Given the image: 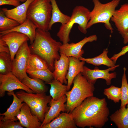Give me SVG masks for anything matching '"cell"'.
<instances>
[{"instance_id":"obj_1","label":"cell","mask_w":128,"mask_h":128,"mask_svg":"<svg viewBox=\"0 0 128 128\" xmlns=\"http://www.w3.org/2000/svg\"><path fill=\"white\" fill-rule=\"evenodd\" d=\"M105 99H86L71 113L77 126L101 128L108 121L110 111Z\"/></svg>"},{"instance_id":"obj_2","label":"cell","mask_w":128,"mask_h":128,"mask_svg":"<svg viewBox=\"0 0 128 128\" xmlns=\"http://www.w3.org/2000/svg\"><path fill=\"white\" fill-rule=\"evenodd\" d=\"M62 44L53 39L48 31L37 28L35 39L29 47L31 52L43 59L53 72L54 62L60 57L59 52Z\"/></svg>"},{"instance_id":"obj_3","label":"cell","mask_w":128,"mask_h":128,"mask_svg":"<svg viewBox=\"0 0 128 128\" xmlns=\"http://www.w3.org/2000/svg\"><path fill=\"white\" fill-rule=\"evenodd\" d=\"M71 90L67 91L66 96V112L71 113L86 98L93 96L94 84L89 82L81 73L75 77Z\"/></svg>"},{"instance_id":"obj_4","label":"cell","mask_w":128,"mask_h":128,"mask_svg":"<svg viewBox=\"0 0 128 128\" xmlns=\"http://www.w3.org/2000/svg\"><path fill=\"white\" fill-rule=\"evenodd\" d=\"M90 11L83 6H77L73 10L70 18L66 23L61 24L57 33V36L62 44L68 43L70 41L69 35L71 30L75 24L78 25V28L84 34L87 32V26L90 19Z\"/></svg>"},{"instance_id":"obj_5","label":"cell","mask_w":128,"mask_h":128,"mask_svg":"<svg viewBox=\"0 0 128 128\" xmlns=\"http://www.w3.org/2000/svg\"><path fill=\"white\" fill-rule=\"evenodd\" d=\"M52 9L50 0H34L29 6L27 18L31 20L37 28L48 31Z\"/></svg>"},{"instance_id":"obj_6","label":"cell","mask_w":128,"mask_h":128,"mask_svg":"<svg viewBox=\"0 0 128 128\" xmlns=\"http://www.w3.org/2000/svg\"><path fill=\"white\" fill-rule=\"evenodd\" d=\"M120 0H112L105 3H102L99 0H92L94 6L90 13V19L87 28H90L93 25L98 23L104 24L106 28L111 33L113 29L110 20L120 3Z\"/></svg>"},{"instance_id":"obj_7","label":"cell","mask_w":128,"mask_h":128,"mask_svg":"<svg viewBox=\"0 0 128 128\" xmlns=\"http://www.w3.org/2000/svg\"><path fill=\"white\" fill-rule=\"evenodd\" d=\"M27 92L22 90L16 92L18 97L29 107L32 114L36 116L42 123L50 107L48 104L52 99L45 93L36 94Z\"/></svg>"},{"instance_id":"obj_8","label":"cell","mask_w":128,"mask_h":128,"mask_svg":"<svg viewBox=\"0 0 128 128\" xmlns=\"http://www.w3.org/2000/svg\"><path fill=\"white\" fill-rule=\"evenodd\" d=\"M27 41H25L20 46L13 60L12 72L21 81L28 76L27 67L31 52Z\"/></svg>"},{"instance_id":"obj_9","label":"cell","mask_w":128,"mask_h":128,"mask_svg":"<svg viewBox=\"0 0 128 128\" xmlns=\"http://www.w3.org/2000/svg\"><path fill=\"white\" fill-rule=\"evenodd\" d=\"M21 89L30 93L34 92L23 83L12 72L4 75L0 74V97H3L6 91Z\"/></svg>"},{"instance_id":"obj_10","label":"cell","mask_w":128,"mask_h":128,"mask_svg":"<svg viewBox=\"0 0 128 128\" xmlns=\"http://www.w3.org/2000/svg\"><path fill=\"white\" fill-rule=\"evenodd\" d=\"M119 65H116L104 70L100 69L97 67L94 69H91L84 66L83 71L81 73L89 82L92 84H94L98 79L101 78L105 80L106 85H109L112 79L115 78L117 75L115 72L110 73L109 72L114 71Z\"/></svg>"},{"instance_id":"obj_11","label":"cell","mask_w":128,"mask_h":128,"mask_svg":"<svg viewBox=\"0 0 128 128\" xmlns=\"http://www.w3.org/2000/svg\"><path fill=\"white\" fill-rule=\"evenodd\" d=\"M97 39V36L94 35L85 37L76 43L62 44L60 47L59 52L67 57H73L79 59L84 53V50L82 49L83 46L87 43L96 41Z\"/></svg>"},{"instance_id":"obj_12","label":"cell","mask_w":128,"mask_h":128,"mask_svg":"<svg viewBox=\"0 0 128 128\" xmlns=\"http://www.w3.org/2000/svg\"><path fill=\"white\" fill-rule=\"evenodd\" d=\"M0 38L8 45L12 61L20 46L25 41L29 40L26 35L16 32H11L0 36Z\"/></svg>"},{"instance_id":"obj_13","label":"cell","mask_w":128,"mask_h":128,"mask_svg":"<svg viewBox=\"0 0 128 128\" xmlns=\"http://www.w3.org/2000/svg\"><path fill=\"white\" fill-rule=\"evenodd\" d=\"M110 20L123 37L128 32V3L122 5L116 10Z\"/></svg>"},{"instance_id":"obj_14","label":"cell","mask_w":128,"mask_h":128,"mask_svg":"<svg viewBox=\"0 0 128 128\" xmlns=\"http://www.w3.org/2000/svg\"><path fill=\"white\" fill-rule=\"evenodd\" d=\"M22 125L27 128H40L41 124L37 117L32 113L28 105L23 103L16 117Z\"/></svg>"},{"instance_id":"obj_15","label":"cell","mask_w":128,"mask_h":128,"mask_svg":"<svg viewBox=\"0 0 128 128\" xmlns=\"http://www.w3.org/2000/svg\"><path fill=\"white\" fill-rule=\"evenodd\" d=\"M66 96L64 95L58 100L55 101L52 98L49 104L50 108L46 114L40 128L49 123L57 117L61 112H66Z\"/></svg>"},{"instance_id":"obj_16","label":"cell","mask_w":128,"mask_h":128,"mask_svg":"<svg viewBox=\"0 0 128 128\" xmlns=\"http://www.w3.org/2000/svg\"><path fill=\"white\" fill-rule=\"evenodd\" d=\"M34 0H26L25 2L15 8L8 9L6 8L1 9L5 15L15 20L20 24L23 23L26 19L27 10L30 4Z\"/></svg>"},{"instance_id":"obj_17","label":"cell","mask_w":128,"mask_h":128,"mask_svg":"<svg viewBox=\"0 0 128 128\" xmlns=\"http://www.w3.org/2000/svg\"><path fill=\"white\" fill-rule=\"evenodd\" d=\"M59 59L56 60L54 63V70L53 72L54 79L62 84H67L66 78L68 71L69 61V57L60 53Z\"/></svg>"},{"instance_id":"obj_18","label":"cell","mask_w":128,"mask_h":128,"mask_svg":"<svg viewBox=\"0 0 128 128\" xmlns=\"http://www.w3.org/2000/svg\"><path fill=\"white\" fill-rule=\"evenodd\" d=\"M71 113L63 112L49 123L41 128H77Z\"/></svg>"},{"instance_id":"obj_19","label":"cell","mask_w":128,"mask_h":128,"mask_svg":"<svg viewBox=\"0 0 128 128\" xmlns=\"http://www.w3.org/2000/svg\"><path fill=\"white\" fill-rule=\"evenodd\" d=\"M37 28L36 25L30 19L27 18L23 23L12 29L7 31L0 32V36L12 32H19L28 37L31 44L35 39Z\"/></svg>"},{"instance_id":"obj_20","label":"cell","mask_w":128,"mask_h":128,"mask_svg":"<svg viewBox=\"0 0 128 128\" xmlns=\"http://www.w3.org/2000/svg\"><path fill=\"white\" fill-rule=\"evenodd\" d=\"M69 69L66 76L68 82L67 85L68 91L70 89L75 77L79 73L83 72L85 62L73 57H69Z\"/></svg>"},{"instance_id":"obj_21","label":"cell","mask_w":128,"mask_h":128,"mask_svg":"<svg viewBox=\"0 0 128 128\" xmlns=\"http://www.w3.org/2000/svg\"><path fill=\"white\" fill-rule=\"evenodd\" d=\"M8 95L13 96V102L5 112L0 114V119L3 120H11L16 121V117L19 113L23 101L19 98L14 91L8 92Z\"/></svg>"},{"instance_id":"obj_22","label":"cell","mask_w":128,"mask_h":128,"mask_svg":"<svg viewBox=\"0 0 128 128\" xmlns=\"http://www.w3.org/2000/svg\"><path fill=\"white\" fill-rule=\"evenodd\" d=\"M108 52V49H105L102 53L94 57L85 58L81 56L79 59L96 66L104 65L109 67H114L116 65V62L108 57L107 55Z\"/></svg>"},{"instance_id":"obj_23","label":"cell","mask_w":128,"mask_h":128,"mask_svg":"<svg viewBox=\"0 0 128 128\" xmlns=\"http://www.w3.org/2000/svg\"><path fill=\"white\" fill-rule=\"evenodd\" d=\"M126 106L120 107L110 116V120L118 128H128V103Z\"/></svg>"},{"instance_id":"obj_24","label":"cell","mask_w":128,"mask_h":128,"mask_svg":"<svg viewBox=\"0 0 128 128\" xmlns=\"http://www.w3.org/2000/svg\"><path fill=\"white\" fill-rule=\"evenodd\" d=\"M52 6V13L49 31L51 29L53 25L57 23L61 24L66 23L69 20L70 16L63 14L59 9L56 0H50Z\"/></svg>"},{"instance_id":"obj_25","label":"cell","mask_w":128,"mask_h":128,"mask_svg":"<svg viewBox=\"0 0 128 128\" xmlns=\"http://www.w3.org/2000/svg\"><path fill=\"white\" fill-rule=\"evenodd\" d=\"M43 81L41 79L31 78L28 76L21 81L35 93L36 94L45 93L47 91V89Z\"/></svg>"},{"instance_id":"obj_26","label":"cell","mask_w":128,"mask_h":128,"mask_svg":"<svg viewBox=\"0 0 128 128\" xmlns=\"http://www.w3.org/2000/svg\"><path fill=\"white\" fill-rule=\"evenodd\" d=\"M48 84L50 86V95L52 99L55 101L65 95L68 91L67 85H63L60 82L55 79Z\"/></svg>"},{"instance_id":"obj_27","label":"cell","mask_w":128,"mask_h":128,"mask_svg":"<svg viewBox=\"0 0 128 128\" xmlns=\"http://www.w3.org/2000/svg\"><path fill=\"white\" fill-rule=\"evenodd\" d=\"M49 68L46 63L38 55H30L28 58L27 70L35 71Z\"/></svg>"},{"instance_id":"obj_28","label":"cell","mask_w":128,"mask_h":128,"mask_svg":"<svg viewBox=\"0 0 128 128\" xmlns=\"http://www.w3.org/2000/svg\"><path fill=\"white\" fill-rule=\"evenodd\" d=\"M26 72L31 78L41 79L45 83L50 82L54 79L53 72L49 68L35 71L27 70Z\"/></svg>"},{"instance_id":"obj_29","label":"cell","mask_w":128,"mask_h":128,"mask_svg":"<svg viewBox=\"0 0 128 128\" xmlns=\"http://www.w3.org/2000/svg\"><path fill=\"white\" fill-rule=\"evenodd\" d=\"M13 62L10 53H0V74H5L12 72Z\"/></svg>"},{"instance_id":"obj_30","label":"cell","mask_w":128,"mask_h":128,"mask_svg":"<svg viewBox=\"0 0 128 128\" xmlns=\"http://www.w3.org/2000/svg\"><path fill=\"white\" fill-rule=\"evenodd\" d=\"M20 24L16 21L6 16L1 10L0 11V32L13 28Z\"/></svg>"},{"instance_id":"obj_31","label":"cell","mask_w":128,"mask_h":128,"mask_svg":"<svg viewBox=\"0 0 128 128\" xmlns=\"http://www.w3.org/2000/svg\"><path fill=\"white\" fill-rule=\"evenodd\" d=\"M103 94L108 99L113 101L115 103H118L121 99V88L112 85L105 89Z\"/></svg>"},{"instance_id":"obj_32","label":"cell","mask_w":128,"mask_h":128,"mask_svg":"<svg viewBox=\"0 0 128 128\" xmlns=\"http://www.w3.org/2000/svg\"><path fill=\"white\" fill-rule=\"evenodd\" d=\"M126 68H123V73L122 78L121 86V96L120 107L126 105L128 103V84L127 82L126 72Z\"/></svg>"},{"instance_id":"obj_33","label":"cell","mask_w":128,"mask_h":128,"mask_svg":"<svg viewBox=\"0 0 128 128\" xmlns=\"http://www.w3.org/2000/svg\"><path fill=\"white\" fill-rule=\"evenodd\" d=\"M19 122L11 120L0 119V128H23Z\"/></svg>"},{"instance_id":"obj_34","label":"cell","mask_w":128,"mask_h":128,"mask_svg":"<svg viewBox=\"0 0 128 128\" xmlns=\"http://www.w3.org/2000/svg\"><path fill=\"white\" fill-rule=\"evenodd\" d=\"M128 52V45L123 47L119 53L114 54L110 59L116 63V61L120 56L125 55Z\"/></svg>"},{"instance_id":"obj_35","label":"cell","mask_w":128,"mask_h":128,"mask_svg":"<svg viewBox=\"0 0 128 128\" xmlns=\"http://www.w3.org/2000/svg\"><path fill=\"white\" fill-rule=\"evenodd\" d=\"M20 4V1L17 0H0V6L8 5L15 7Z\"/></svg>"},{"instance_id":"obj_36","label":"cell","mask_w":128,"mask_h":128,"mask_svg":"<svg viewBox=\"0 0 128 128\" xmlns=\"http://www.w3.org/2000/svg\"><path fill=\"white\" fill-rule=\"evenodd\" d=\"M4 52L10 53L9 49L6 42L0 38V53Z\"/></svg>"},{"instance_id":"obj_37","label":"cell","mask_w":128,"mask_h":128,"mask_svg":"<svg viewBox=\"0 0 128 128\" xmlns=\"http://www.w3.org/2000/svg\"><path fill=\"white\" fill-rule=\"evenodd\" d=\"M123 43L124 44H126L128 43V32L123 37Z\"/></svg>"},{"instance_id":"obj_38","label":"cell","mask_w":128,"mask_h":128,"mask_svg":"<svg viewBox=\"0 0 128 128\" xmlns=\"http://www.w3.org/2000/svg\"><path fill=\"white\" fill-rule=\"evenodd\" d=\"M18 1L20 2H24L26 0H17Z\"/></svg>"}]
</instances>
